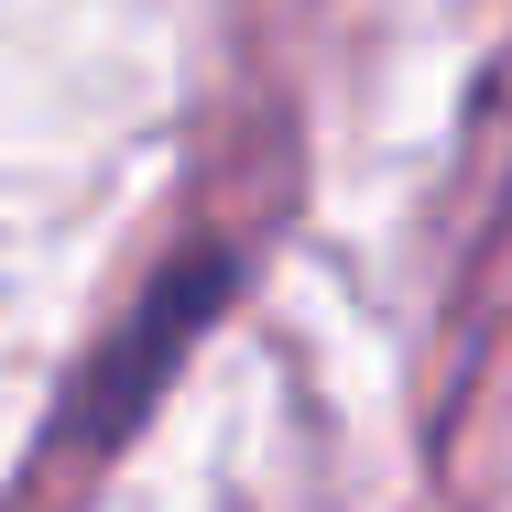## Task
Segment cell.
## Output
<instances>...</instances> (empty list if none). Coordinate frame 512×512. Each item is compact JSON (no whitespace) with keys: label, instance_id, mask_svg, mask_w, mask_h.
<instances>
[{"label":"cell","instance_id":"obj_1","mask_svg":"<svg viewBox=\"0 0 512 512\" xmlns=\"http://www.w3.org/2000/svg\"><path fill=\"white\" fill-rule=\"evenodd\" d=\"M218 295H229V262H218V251H207V262H186V273H164V284L131 306V338L109 349V371H99V382H77V414L99 404V436H109V425H131V414H142V393H153V371H164V360L207 327V306H218Z\"/></svg>","mask_w":512,"mask_h":512}]
</instances>
